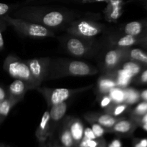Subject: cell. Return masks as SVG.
I'll use <instances>...</instances> for the list:
<instances>
[{
  "label": "cell",
  "instance_id": "obj_41",
  "mask_svg": "<svg viewBox=\"0 0 147 147\" xmlns=\"http://www.w3.org/2000/svg\"><path fill=\"white\" fill-rule=\"evenodd\" d=\"M50 147H64V146H63L62 145H60V144H57V143H54V144H53L51 146H50Z\"/></svg>",
  "mask_w": 147,
  "mask_h": 147
},
{
  "label": "cell",
  "instance_id": "obj_33",
  "mask_svg": "<svg viewBox=\"0 0 147 147\" xmlns=\"http://www.w3.org/2000/svg\"><path fill=\"white\" fill-rule=\"evenodd\" d=\"M113 103V100H112L111 98L109 96V94H105L103 95V97H102L101 100H100V105L102 108L103 109H106L108 106H110L111 103Z\"/></svg>",
  "mask_w": 147,
  "mask_h": 147
},
{
  "label": "cell",
  "instance_id": "obj_45",
  "mask_svg": "<svg viewBox=\"0 0 147 147\" xmlns=\"http://www.w3.org/2000/svg\"><path fill=\"white\" fill-rule=\"evenodd\" d=\"M145 8H146V9L147 10V3L146 4H145Z\"/></svg>",
  "mask_w": 147,
  "mask_h": 147
},
{
  "label": "cell",
  "instance_id": "obj_16",
  "mask_svg": "<svg viewBox=\"0 0 147 147\" xmlns=\"http://www.w3.org/2000/svg\"><path fill=\"white\" fill-rule=\"evenodd\" d=\"M35 136L39 142H45L50 136V117L49 111L44 112L41 121L35 131Z\"/></svg>",
  "mask_w": 147,
  "mask_h": 147
},
{
  "label": "cell",
  "instance_id": "obj_29",
  "mask_svg": "<svg viewBox=\"0 0 147 147\" xmlns=\"http://www.w3.org/2000/svg\"><path fill=\"white\" fill-rule=\"evenodd\" d=\"M88 147H106L107 144L103 138H96L94 139H87Z\"/></svg>",
  "mask_w": 147,
  "mask_h": 147
},
{
  "label": "cell",
  "instance_id": "obj_1",
  "mask_svg": "<svg viewBox=\"0 0 147 147\" xmlns=\"http://www.w3.org/2000/svg\"><path fill=\"white\" fill-rule=\"evenodd\" d=\"M12 15L15 18L27 20L49 29L63 26L71 17L64 11L34 6L22 7L16 10Z\"/></svg>",
  "mask_w": 147,
  "mask_h": 147
},
{
  "label": "cell",
  "instance_id": "obj_7",
  "mask_svg": "<svg viewBox=\"0 0 147 147\" xmlns=\"http://www.w3.org/2000/svg\"><path fill=\"white\" fill-rule=\"evenodd\" d=\"M63 44L66 50L75 57H88L96 51L92 39H85L69 34L65 37Z\"/></svg>",
  "mask_w": 147,
  "mask_h": 147
},
{
  "label": "cell",
  "instance_id": "obj_12",
  "mask_svg": "<svg viewBox=\"0 0 147 147\" xmlns=\"http://www.w3.org/2000/svg\"><path fill=\"white\" fill-rule=\"evenodd\" d=\"M84 117L87 121L96 122L106 128L107 130L111 129L121 119V118L115 117L106 113H88L85 115Z\"/></svg>",
  "mask_w": 147,
  "mask_h": 147
},
{
  "label": "cell",
  "instance_id": "obj_27",
  "mask_svg": "<svg viewBox=\"0 0 147 147\" xmlns=\"http://www.w3.org/2000/svg\"><path fill=\"white\" fill-rule=\"evenodd\" d=\"M90 125H91V129L94 133L95 136L96 138H103V135L106 133H107L108 130L100 125L99 123L93 121H88Z\"/></svg>",
  "mask_w": 147,
  "mask_h": 147
},
{
  "label": "cell",
  "instance_id": "obj_5",
  "mask_svg": "<svg viewBox=\"0 0 147 147\" xmlns=\"http://www.w3.org/2000/svg\"><path fill=\"white\" fill-rule=\"evenodd\" d=\"M105 26L89 20H78L68 24L66 31L70 35L85 39H93L104 30Z\"/></svg>",
  "mask_w": 147,
  "mask_h": 147
},
{
  "label": "cell",
  "instance_id": "obj_11",
  "mask_svg": "<svg viewBox=\"0 0 147 147\" xmlns=\"http://www.w3.org/2000/svg\"><path fill=\"white\" fill-rule=\"evenodd\" d=\"M64 122L68 127L76 146L83 139L84 134V126L81 120L78 118L68 116L64 120Z\"/></svg>",
  "mask_w": 147,
  "mask_h": 147
},
{
  "label": "cell",
  "instance_id": "obj_24",
  "mask_svg": "<svg viewBox=\"0 0 147 147\" xmlns=\"http://www.w3.org/2000/svg\"><path fill=\"white\" fill-rule=\"evenodd\" d=\"M128 108H129V105L126 103H112L110 106L104 109V111L108 114H110L115 117H118L121 114L124 113L127 110Z\"/></svg>",
  "mask_w": 147,
  "mask_h": 147
},
{
  "label": "cell",
  "instance_id": "obj_18",
  "mask_svg": "<svg viewBox=\"0 0 147 147\" xmlns=\"http://www.w3.org/2000/svg\"><path fill=\"white\" fill-rule=\"evenodd\" d=\"M140 37L130 34H123L121 36L113 37L111 38V44L113 47H131L136 45H139Z\"/></svg>",
  "mask_w": 147,
  "mask_h": 147
},
{
  "label": "cell",
  "instance_id": "obj_6",
  "mask_svg": "<svg viewBox=\"0 0 147 147\" xmlns=\"http://www.w3.org/2000/svg\"><path fill=\"white\" fill-rule=\"evenodd\" d=\"M91 88L92 86L74 89L52 88L45 87H37L35 89L39 93L42 95L49 107H51L55 105L60 104L63 102H65L74 95L86 91Z\"/></svg>",
  "mask_w": 147,
  "mask_h": 147
},
{
  "label": "cell",
  "instance_id": "obj_8",
  "mask_svg": "<svg viewBox=\"0 0 147 147\" xmlns=\"http://www.w3.org/2000/svg\"><path fill=\"white\" fill-rule=\"evenodd\" d=\"M31 74L39 85L47 78L50 71L51 59L50 57H40L25 60Z\"/></svg>",
  "mask_w": 147,
  "mask_h": 147
},
{
  "label": "cell",
  "instance_id": "obj_4",
  "mask_svg": "<svg viewBox=\"0 0 147 147\" xmlns=\"http://www.w3.org/2000/svg\"><path fill=\"white\" fill-rule=\"evenodd\" d=\"M3 67L13 78L26 82L32 89H35L40 86L32 76L25 60H22L16 56L9 55L4 60Z\"/></svg>",
  "mask_w": 147,
  "mask_h": 147
},
{
  "label": "cell",
  "instance_id": "obj_37",
  "mask_svg": "<svg viewBox=\"0 0 147 147\" xmlns=\"http://www.w3.org/2000/svg\"><path fill=\"white\" fill-rule=\"evenodd\" d=\"M134 147H147V139H142L139 142H136Z\"/></svg>",
  "mask_w": 147,
  "mask_h": 147
},
{
  "label": "cell",
  "instance_id": "obj_44",
  "mask_svg": "<svg viewBox=\"0 0 147 147\" xmlns=\"http://www.w3.org/2000/svg\"><path fill=\"white\" fill-rule=\"evenodd\" d=\"M139 45H141L142 47H143L145 50H147V43H142V44H140Z\"/></svg>",
  "mask_w": 147,
  "mask_h": 147
},
{
  "label": "cell",
  "instance_id": "obj_26",
  "mask_svg": "<svg viewBox=\"0 0 147 147\" xmlns=\"http://www.w3.org/2000/svg\"><path fill=\"white\" fill-rule=\"evenodd\" d=\"M125 93V100L124 103L128 105L133 104L139 100L140 98V93L136 90L132 88H128L124 90Z\"/></svg>",
  "mask_w": 147,
  "mask_h": 147
},
{
  "label": "cell",
  "instance_id": "obj_13",
  "mask_svg": "<svg viewBox=\"0 0 147 147\" xmlns=\"http://www.w3.org/2000/svg\"><path fill=\"white\" fill-rule=\"evenodd\" d=\"M30 90H32L31 87L26 82L20 79H15L9 86L7 91L9 97L17 99L21 101L25 93Z\"/></svg>",
  "mask_w": 147,
  "mask_h": 147
},
{
  "label": "cell",
  "instance_id": "obj_34",
  "mask_svg": "<svg viewBox=\"0 0 147 147\" xmlns=\"http://www.w3.org/2000/svg\"><path fill=\"white\" fill-rule=\"evenodd\" d=\"M83 137L86 138L88 139H96V136H95L94 133L92 131L91 128H86L84 129V134H83Z\"/></svg>",
  "mask_w": 147,
  "mask_h": 147
},
{
  "label": "cell",
  "instance_id": "obj_40",
  "mask_svg": "<svg viewBox=\"0 0 147 147\" xmlns=\"http://www.w3.org/2000/svg\"><path fill=\"white\" fill-rule=\"evenodd\" d=\"M142 43H147V34L143 36V37H141L139 38V45L142 44Z\"/></svg>",
  "mask_w": 147,
  "mask_h": 147
},
{
  "label": "cell",
  "instance_id": "obj_31",
  "mask_svg": "<svg viewBox=\"0 0 147 147\" xmlns=\"http://www.w3.org/2000/svg\"><path fill=\"white\" fill-rule=\"evenodd\" d=\"M7 23L0 17V51H1V50L4 49V38H3L2 33L3 32H4V30H6V29H7Z\"/></svg>",
  "mask_w": 147,
  "mask_h": 147
},
{
  "label": "cell",
  "instance_id": "obj_39",
  "mask_svg": "<svg viewBox=\"0 0 147 147\" xmlns=\"http://www.w3.org/2000/svg\"><path fill=\"white\" fill-rule=\"evenodd\" d=\"M140 98L144 101L147 102V90H144L140 93Z\"/></svg>",
  "mask_w": 147,
  "mask_h": 147
},
{
  "label": "cell",
  "instance_id": "obj_43",
  "mask_svg": "<svg viewBox=\"0 0 147 147\" xmlns=\"http://www.w3.org/2000/svg\"><path fill=\"white\" fill-rule=\"evenodd\" d=\"M140 126H142V127L147 131V123H143V124H141Z\"/></svg>",
  "mask_w": 147,
  "mask_h": 147
},
{
  "label": "cell",
  "instance_id": "obj_22",
  "mask_svg": "<svg viewBox=\"0 0 147 147\" xmlns=\"http://www.w3.org/2000/svg\"><path fill=\"white\" fill-rule=\"evenodd\" d=\"M121 68L129 73V74L131 77L139 75L145 68L144 67H146V65H144L141 64V63L134 61V60H126V61L123 62L121 65Z\"/></svg>",
  "mask_w": 147,
  "mask_h": 147
},
{
  "label": "cell",
  "instance_id": "obj_17",
  "mask_svg": "<svg viewBox=\"0 0 147 147\" xmlns=\"http://www.w3.org/2000/svg\"><path fill=\"white\" fill-rule=\"evenodd\" d=\"M104 10L106 20L113 22L121 17L122 13L123 0H109Z\"/></svg>",
  "mask_w": 147,
  "mask_h": 147
},
{
  "label": "cell",
  "instance_id": "obj_38",
  "mask_svg": "<svg viewBox=\"0 0 147 147\" xmlns=\"http://www.w3.org/2000/svg\"><path fill=\"white\" fill-rule=\"evenodd\" d=\"M109 0H81L83 3H92V2H101V1H104V2H108Z\"/></svg>",
  "mask_w": 147,
  "mask_h": 147
},
{
  "label": "cell",
  "instance_id": "obj_32",
  "mask_svg": "<svg viewBox=\"0 0 147 147\" xmlns=\"http://www.w3.org/2000/svg\"><path fill=\"white\" fill-rule=\"evenodd\" d=\"M136 79V83L141 85H147V68H144L139 75Z\"/></svg>",
  "mask_w": 147,
  "mask_h": 147
},
{
  "label": "cell",
  "instance_id": "obj_28",
  "mask_svg": "<svg viewBox=\"0 0 147 147\" xmlns=\"http://www.w3.org/2000/svg\"><path fill=\"white\" fill-rule=\"evenodd\" d=\"M147 113V102L143 101L135 107L131 113L132 116H142Z\"/></svg>",
  "mask_w": 147,
  "mask_h": 147
},
{
  "label": "cell",
  "instance_id": "obj_21",
  "mask_svg": "<svg viewBox=\"0 0 147 147\" xmlns=\"http://www.w3.org/2000/svg\"><path fill=\"white\" fill-rule=\"evenodd\" d=\"M19 102L20 101L17 99L12 98L9 96L4 100L0 101V124L7 118L11 109Z\"/></svg>",
  "mask_w": 147,
  "mask_h": 147
},
{
  "label": "cell",
  "instance_id": "obj_23",
  "mask_svg": "<svg viewBox=\"0 0 147 147\" xmlns=\"http://www.w3.org/2000/svg\"><path fill=\"white\" fill-rule=\"evenodd\" d=\"M115 87H117L116 82L110 76L106 75L105 77L99 78L98 82V88L100 94H108L110 90Z\"/></svg>",
  "mask_w": 147,
  "mask_h": 147
},
{
  "label": "cell",
  "instance_id": "obj_14",
  "mask_svg": "<svg viewBox=\"0 0 147 147\" xmlns=\"http://www.w3.org/2000/svg\"><path fill=\"white\" fill-rule=\"evenodd\" d=\"M136 127H137V123L131 119H126L121 118L111 129H108V132L124 136V135L131 134Z\"/></svg>",
  "mask_w": 147,
  "mask_h": 147
},
{
  "label": "cell",
  "instance_id": "obj_19",
  "mask_svg": "<svg viewBox=\"0 0 147 147\" xmlns=\"http://www.w3.org/2000/svg\"><path fill=\"white\" fill-rule=\"evenodd\" d=\"M126 60H134L146 66L147 52L141 49L128 47L126 52Z\"/></svg>",
  "mask_w": 147,
  "mask_h": 147
},
{
  "label": "cell",
  "instance_id": "obj_20",
  "mask_svg": "<svg viewBox=\"0 0 147 147\" xmlns=\"http://www.w3.org/2000/svg\"><path fill=\"white\" fill-rule=\"evenodd\" d=\"M59 140H60V145L63 146L76 147V144L72 137L70 130L64 121L59 131Z\"/></svg>",
  "mask_w": 147,
  "mask_h": 147
},
{
  "label": "cell",
  "instance_id": "obj_36",
  "mask_svg": "<svg viewBox=\"0 0 147 147\" xmlns=\"http://www.w3.org/2000/svg\"><path fill=\"white\" fill-rule=\"evenodd\" d=\"M7 96H8V94H7V90L0 86V101L4 100L6 98H7Z\"/></svg>",
  "mask_w": 147,
  "mask_h": 147
},
{
  "label": "cell",
  "instance_id": "obj_10",
  "mask_svg": "<svg viewBox=\"0 0 147 147\" xmlns=\"http://www.w3.org/2000/svg\"><path fill=\"white\" fill-rule=\"evenodd\" d=\"M67 109V105L66 102L60 103V104L55 105L50 107V136L54 134L56 127L59 124L62 119L65 115Z\"/></svg>",
  "mask_w": 147,
  "mask_h": 147
},
{
  "label": "cell",
  "instance_id": "obj_46",
  "mask_svg": "<svg viewBox=\"0 0 147 147\" xmlns=\"http://www.w3.org/2000/svg\"><path fill=\"white\" fill-rule=\"evenodd\" d=\"M0 147H7V146H4V145H0Z\"/></svg>",
  "mask_w": 147,
  "mask_h": 147
},
{
  "label": "cell",
  "instance_id": "obj_30",
  "mask_svg": "<svg viewBox=\"0 0 147 147\" xmlns=\"http://www.w3.org/2000/svg\"><path fill=\"white\" fill-rule=\"evenodd\" d=\"M14 8H15V5H14V4L0 3V17L8 15L9 13L14 10Z\"/></svg>",
  "mask_w": 147,
  "mask_h": 147
},
{
  "label": "cell",
  "instance_id": "obj_35",
  "mask_svg": "<svg viewBox=\"0 0 147 147\" xmlns=\"http://www.w3.org/2000/svg\"><path fill=\"white\" fill-rule=\"evenodd\" d=\"M106 147H122V143L119 139H116L109 144H108Z\"/></svg>",
  "mask_w": 147,
  "mask_h": 147
},
{
  "label": "cell",
  "instance_id": "obj_9",
  "mask_svg": "<svg viewBox=\"0 0 147 147\" xmlns=\"http://www.w3.org/2000/svg\"><path fill=\"white\" fill-rule=\"evenodd\" d=\"M127 48L114 47L106 53L103 59V70L105 74L119 68L121 65L126 61V52Z\"/></svg>",
  "mask_w": 147,
  "mask_h": 147
},
{
  "label": "cell",
  "instance_id": "obj_3",
  "mask_svg": "<svg viewBox=\"0 0 147 147\" xmlns=\"http://www.w3.org/2000/svg\"><path fill=\"white\" fill-rule=\"evenodd\" d=\"M7 24L11 26L14 30L20 35L32 38H45L54 37V32L50 29L40 24L31 22L27 20L15 18L9 14L1 17Z\"/></svg>",
  "mask_w": 147,
  "mask_h": 147
},
{
  "label": "cell",
  "instance_id": "obj_15",
  "mask_svg": "<svg viewBox=\"0 0 147 147\" xmlns=\"http://www.w3.org/2000/svg\"><path fill=\"white\" fill-rule=\"evenodd\" d=\"M123 34H130L136 37H143L147 34V20L132 21L122 27Z\"/></svg>",
  "mask_w": 147,
  "mask_h": 147
},
{
  "label": "cell",
  "instance_id": "obj_2",
  "mask_svg": "<svg viewBox=\"0 0 147 147\" xmlns=\"http://www.w3.org/2000/svg\"><path fill=\"white\" fill-rule=\"evenodd\" d=\"M98 73L94 66L80 60L59 59L52 60L47 79H57L67 76H88Z\"/></svg>",
  "mask_w": 147,
  "mask_h": 147
},
{
  "label": "cell",
  "instance_id": "obj_25",
  "mask_svg": "<svg viewBox=\"0 0 147 147\" xmlns=\"http://www.w3.org/2000/svg\"><path fill=\"white\" fill-rule=\"evenodd\" d=\"M108 94L111 96L113 103H124L125 100V93L124 90L121 89V88H119L118 87H115L110 90Z\"/></svg>",
  "mask_w": 147,
  "mask_h": 147
},
{
  "label": "cell",
  "instance_id": "obj_42",
  "mask_svg": "<svg viewBox=\"0 0 147 147\" xmlns=\"http://www.w3.org/2000/svg\"><path fill=\"white\" fill-rule=\"evenodd\" d=\"M40 143V147H47L45 142H39Z\"/></svg>",
  "mask_w": 147,
  "mask_h": 147
}]
</instances>
